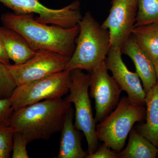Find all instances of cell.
I'll return each instance as SVG.
<instances>
[{
	"label": "cell",
	"mask_w": 158,
	"mask_h": 158,
	"mask_svg": "<svg viewBox=\"0 0 158 158\" xmlns=\"http://www.w3.org/2000/svg\"><path fill=\"white\" fill-rule=\"evenodd\" d=\"M3 26L24 37L35 51L46 50L69 57L72 56L79 33V25L65 28L37 22L33 14L8 13L2 15Z\"/></svg>",
	"instance_id": "1"
},
{
	"label": "cell",
	"mask_w": 158,
	"mask_h": 158,
	"mask_svg": "<svg viewBox=\"0 0 158 158\" xmlns=\"http://www.w3.org/2000/svg\"><path fill=\"white\" fill-rule=\"evenodd\" d=\"M72 104L62 98L45 100L14 110L9 125L28 143L48 140L61 132Z\"/></svg>",
	"instance_id": "2"
},
{
	"label": "cell",
	"mask_w": 158,
	"mask_h": 158,
	"mask_svg": "<svg viewBox=\"0 0 158 158\" xmlns=\"http://www.w3.org/2000/svg\"><path fill=\"white\" fill-rule=\"evenodd\" d=\"M78 25L75 48L65 70L79 69L90 73L106 60L111 47L110 34L89 11L86 12Z\"/></svg>",
	"instance_id": "3"
},
{
	"label": "cell",
	"mask_w": 158,
	"mask_h": 158,
	"mask_svg": "<svg viewBox=\"0 0 158 158\" xmlns=\"http://www.w3.org/2000/svg\"><path fill=\"white\" fill-rule=\"evenodd\" d=\"M145 114L144 106L134 103L127 97H123L114 110L96 125L97 138L118 153L123 149L134 125L142 121Z\"/></svg>",
	"instance_id": "4"
},
{
	"label": "cell",
	"mask_w": 158,
	"mask_h": 158,
	"mask_svg": "<svg viewBox=\"0 0 158 158\" xmlns=\"http://www.w3.org/2000/svg\"><path fill=\"white\" fill-rule=\"evenodd\" d=\"M70 74L69 94L65 99L74 105V126L84 133L88 144L87 152L90 154L96 151L98 144L96 135V123L89 93L90 74L79 69L71 71Z\"/></svg>",
	"instance_id": "5"
},
{
	"label": "cell",
	"mask_w": 158,
	"mask_h": 158,
	"mask_svg": "<svg viewBox=\"0 0 158 158\" xmlns=\"http://www.w3.org/2000/svg\"><path fill=\"white\" fill-rule=\"evenodd\" d=\"M70 71L64 70L17 86L10 98L14 110L41 100L62 98L69 92Z\"/></svg>",
	"instance_id": "6"
},
{
	"label": "cell",
	"mask_w": 158,
	"mask_h": 158,
	"mask_svg": "<svg viewBox=\"0 0 158 158\" xmlns=\"http://www.w3.org/2000/svg\"><path fill=\"white\" fill-rule=\"evenodd\" d=\"M0 3L16 14L35 13L39 15L35 18L38 22L65 28H70L77 25L83 17L79 0L58 9L48 8L39 0H0Z\"/></svg>",
	"instance_id": "7"
},
{
	"label": "cell",
	"mask_w": 158,
	"mask_h": 158,
	"mask_svg": "<svg viewBox=\"0 0 158 158\" xmlns=\"http://www.w3.org/2000/svg\"><path fill=\"white\" fill-rule=\"evenodd\" d=\"M70 58L55 52L40 50L21 64H7L17 86L65 70Z\"/></svg>",
	"instance_id": "8"
},
{
	"label": "cell",
	"mask_w": 158,
	"mask_h": 158,
	"mask_svg": "<svg viewBox=\"0 0 158 158\" xmlns=\"http://www.w3.org/2000/svg\"><path fill=\"white\" fill-rule=\"evenodd\" d=\"M89 94L95 102V123L100 122L118 104L122 90L108 73L106 62L103 61L90 73Z\"/></svg>",
	"instance_id": "9"
},
{
	"label": "cell",
	"mask_w": 158,
	"mask_h": 158,
	"mask_svg": "<svg viewBox=\"0 0 158 158\" xmlns=\"http://www.w3.org/2000/svg\"><path fill=\"white\" fill-rule=\"evenodd\" d=\"M137 11V0H112L110 13L102 25L109 31L110 47L121 49L135 27Z\"/></svg>",
	"instance_id": "10"
},
{
	"label": "cell",
	"mask_w": 158,
	"mask_h": 158,
	"mask_svg": "<svg viewBox=\"0 0 158 158\" xmlns=\"http://www.w3.org/2000/svg\"><path fill=\"white\" fill-rule=\"evenodd\" d=\"M121 49L110 47L105 62L108 70L122 90L125 91L132 102L144 106L146 94L137 73L131 71L122 58Z\"/></svg>",
	"instance_id": "11"
},
{
	"label": "cell",
	"mask_w": 158,
	"mask_h": 158,
	"mask_svg": "<svg viewBox=\"0 0 158 158\" xmlns=\"http://www.w3.org/2000/svg\"><path fill=\"white\" fill-rule=\"evenodd\" d=\"M121 51L122 54L126 55L132 60L135 66L136 72L147 93L157 84L155 69L152 61L140 48L131 35Z\"/></svg>",
	"instance_id": "12"
},
{
	"label": "cell",
	"mask_w": 158,
	"mask_h": 158,
	"mask_svg": "<svg viewBox=\"0 0 158 158\" xmlns=\"http://www.w3.org/2000/svg\"><path fill=\"white\" fill-rule=\"evenodd\" d=\"M74 111L72 106L69 110L61 132L60 146L57 157L86 158L88 153L82 147L80 131L73 123Z\"/></svg>",
	"instance_id": "13"
},
{
	"label": "cell",
	"mask_w": 158,
	"mask_h": 158,
	"mask_svg": "<svg viewBox=\"0 0 158 158\" xmlns=\"http://www.w3.org/2000/svg\"><path fill=\"white\" fill-rule=\"evenodd\" d=\"M0 37L10 60L15 64H21L32 58L36 53L20 34L3 26L0 27Z\"/></svg>",
	"instance_id": "14"
},
{
	"label": "cell",
	"mask_w": 158,
	"mask_h": 158,
	"mask_svg": "<svg viewBox=\"0 0 158 158\" xmlns=\"http://www.w3.org/2000/svg\"><path fill=\"white\" fill-rule=\"evenodd\" d=\"M145 105L146 122L137 125L135 129L158 148V86L157 84L146 93Z\"/></svg>",
	"instance_id": "15"
},
{
	"label": "cell",
	"mask_w": 158,
	"mask_h": 158,
	"mask_svg": "<svg viewBox=\"0 0 158 158\" xmlns=\"http://www.w3.org/2000/svg\"><path fill=\"white\" fill-rule=\"evenodd\" d=\"M131 35L153 64L156 63L158 60V22L136 26Z\"/></svg>",
	"instance_id": "16"
},
{
	"label": "cell",
	"mask_w": 158,
	"mask_h": 158,
	"mask_svg": "<svg viewBox=\"0 0 158 158\" xmlns=\"http://www.w3.org/2000/svg\"><path fill=\"white\" fill-rule=\"evenodd\" d=\"M126 147L117 153L118 158H156L158 148L133 127Z\"/></svg>",
	"instance_id": "17"
},
{
	"label": "cell",
	"mask_w": 158,
	"mask_h": 158,
	"mask_svg": "<svg viewBox=\"0 0 158 158\" xmlns=\"http://www.w3.org/2000/svg\"><path fill=\"white\" fill-rule=\"evenodd\" d=\"M137 4L135 27L158 22V0H137Z\"/></svg>",
	"instance_id": "18"
},
{
	"label": "cell",
	"mask_w": 158,
	"mask_h": 158,
	"mask_svg": "<svg viewBox=\"0 0 158 158\" xmlns=\"http://www.w3.org/2000/svg\"><path fill=\"white\" fill-rule=\"evenodd\" d=\"M17 87L7 64L0 62V99L10 98Z\"/></svg>",
	"instance_id": "19"
},
{
	"label": "cell",
	"mask_w": 158,
	"mask_h": 158,
	"mask_svg": "<svg viewBox=\"0 0 158 158\" xmlns=\"http://www.w3.org/2000/svg\"><path fill=\"white\" fill-rule=\"evenodd\" d=\"M14 133L10 126L0 125V158H10Z\"/></svg>",
	"instance_id": "20"
},
{
	"label": "cell",
	"mask_w": 158,
	"mask_h": 158,
	"mask_svg": "<svg viewBox=\"0 0 158 158\" xmlns=\"http://www.w3.org/2000/svg\"><path fill=\"white\" fill-rule=\"evenodd\" d=\"M27 140L21 134L15 132L12 145V158H29L27 145Z\"/></svg>",
	"instance_id": "21"
},
{
	"label": "cell",
	"mask_w": 158,
	"mask_h": 158,
	"mask_svg": "<svg viewBox=\"0 0 158 158\" xmlns=\"http://www.w3.org/2000/svg\"><path fill=\"white\" fill-rule=\"evenodd\" d=\"M13 111L10 98L0 99V125H9Z\"/></svg>",
	"instance_id": "22"
},
{
	"label": "cell",
	"mask_w": 158,
	"mask_h": 158,
	"mask_svg": "<svg viewBox=\"0 0 158 158\" xmlns=\"http://www.w3.org/2000/svg\"><path fill=\"white\" fill-rule=\"evenodd\" d=\"M86 158H118L117 153L103 143L93 153L88 154Z\"/></svg>",
	"instance_id": "23"
},
{
	"label": "cell",
	"mask_w": 158,
	"mask_h": 158,
	"mask_svg": "<svg viewBox=\"0 0 158 158\" xmlns=\"http://www.w3.org/2000/svg\"><path fill=\"white\" fill-rule=\"evenodd\" d=\"M0 62L6 64L10 63V59H9L6 52L1 37H0Z\"/></svg>",
	"instance_id": "24"
},
{
	"label": "cell",
	"mask_w": 158,
	"mask_h": 158,
	"mask_svg": "<svg viewBox=\"0 0 158 158\" xmlns=\"http://www.w3.org/2000/svg\"><path fill=\"white\" fill-rule=\"evenodd\" d=\"M155 66V69L156 75L157 77V85L158 86V60L156 63L154 64Z\"/></svg>",
	"instance_id": "25"
},
{
	"label": "cell",
	"mask_w": 158,
	"mask_h": 158,
	"mask_svg": "<svg viewBox=\"0 0 158 158\" xmlns=\"http://www.w3.org/2000/svg\"><path fill=\"white\" fill-rule=\"evenodd\" d=\"M157 157H158V152Z\"/></svg>",
	"instance_id": "26"
}]
</instances>
